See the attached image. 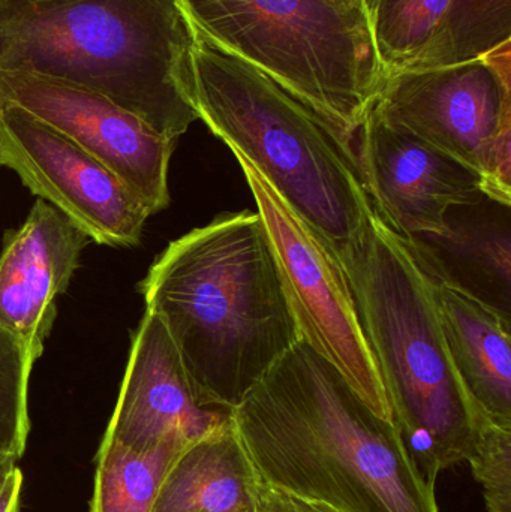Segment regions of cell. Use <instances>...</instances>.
Segmentation results:
<instances>
[{"label": "cell", "mask_w": 511, "mask_h": 512, "mask_svg": "<svg viewBox=\"0 0 511 512\" xmlns=\"http://www.w3.org/2000/svg\"><path fill=\"white\" fill-rule=\"evenodd\" d=\"M0 102L17 105L83 147L129 186L150 216L170 204L177 141L92 90L27 72L0 71Z\"/></svg>", "instance_id": "10"}, {"label": "cell", "mask_w": 511, "mask_h": 512, "mask_svg": "<svg viewBox=\"0 0 511 512\" xmlns=\"http://www.w3.org/2000/svg\"><path fill=\"white\" fill-rule=\"evenodd\" d=\"M380 370L393 423L429 483L470 459L486 424L444 342L431 277L375 213L339 259Z\"/></svg>", "instance_id": "5"}, {"label": "cell", "mask_w": 511, "mask_h": 512, "mask_svg": "<svg viewBox=\"0 0 511 512\" xmlns=\"http://www.w3.org/2000/svg\"><path fill=\"white\" fill-rule=\"evenodd\" d=\"M177 0H0V71L92 90L168 140L198 120Z\"/></svg>", "instance_id": "3"}, {"label": "cell", "mask_w": 511, "mask_h": 512, "mask_svg": "<svg viewBox=\"0 0 511 512\" xmlns=\"http://www.w3.org/2000/svg\"><path fill=\"white\" fill-rule=\"evenodd\" d=\"M372 111L476 171L511 203V42L480 59L386 75Z\"/></svg>", "instance_id": "7"}, {"label": "cell", "mask_w": 511, "mask_h": 512, "mask_svg": "<svg viewBox=\"0 0 511 512\" xmlns=\"http://www.w3.org/2000/svg\"><path fill=\"white\" fill-rule=\"evenodd\" d=\"M258 486L228 417L180 451L150 512H257Z\"/></svg>", "instance_id": "17"}, {"label": "cell", "mask_w": 511, "mask_h": 512, "mask_svg": "<svg viewBox=\"0 0 511 512\" xmlns=\"http://www.w3.org/2000/svg\"><path fill=\"white\" fill-rule=\"evenodd\" d=\"M431 282L444 342L465 390L492 424L511 430V321L434 277Z\"/></svg>", "instance_id": "16"}, {"label": "cell", "mask_w": 511, "mask_h": 512, "mask_svg": "<svg viewBox=\"0 0 511 512\" xmlns=\"http://www.w3.org/2000/svg\"><path fill=\"white\" fill-rule=\"evenodd\" d=\"M191 99L198 120L269 183L338 261L365 236L374 206L356 146L320 111L195 32Z\"/></svg>", "instance_id": "4"}, {"label": "cell", "mask_w": 511, "mask_h": 512, "mask_svg": "<svg viewBox=\"0 0 511 512\" xmlns=\"http://www.w3.org/2000/svg\"><path fill=\"white\" fill-rule=\"evenodd\" d=\"M32 364L20 343L0 328V454L23 457L30 432Z\"/></svg>", "instance_id": "19"}, {"label": "cell", "mask_w": 511, "mask_h": 512, "mask_svg": "<svg viewBox=\"0 0 511 512\" xmlns=\"http://www.w3.org/2000/svg\"><path fill=\"white\" fill-rule=\"evenodd\" d=\"M384 77L480 59L511 42V0H365Z\"/></svg>", "instance_id": "13"}, {"label": "cell", "mask_w": 511, "mask_h": 512, "mask_svg": "<svg viewBox=\"0 0 511 512\" xmlns=\"http://www.w3.org/2000/svg\"><path fill=\"white\" fill-rule=\"evenodd\" d=\"M467 462L482 486L486 512H511V430L489 421Z\"/></svg>", "instance_id": "20"}, {"label": "cell", "mask_w": 511, "mask_h": 512, "mask_svg": "<svg viewBox=\"0 0 511 512\" xmlns=\"http://www.w3.org/2000/svg\"><path fill=\"white\" fill-rule=\"evenodd\" d=\"M186 445L165 441L137 453L102 439L90 512H150L168 469Z\"/></svg>", "instance_id": "18"}, {"label": "cell", "mask_w": 511, "mask_h": 512, "mask_svg": "<svg viewBox=\"0 0 511 512\" xmlns=\"http://www.w3.org/2000/svg\"><path fill=\"white\" fill-rule=\"evenodd\" d=\"M257 512H344L324 502L302 498L294 493L261 483L258 486Z\"/></svg>", "instance_id": "21"}, {"label": "cell", "mask_w": 511, "mask_h": 512, "mask_svg": "<svg viewBox=\"0 0 511 512\" xmlns=\"http://www.w3.org/2000/svg\"><path fill=\"white\" fill-rule=\"evenodd\" d=\"M356 155L375 213L404 239L440 233L447 210L486 192L482 177L369 111Z\"/></svg>", "instance_id": "11"}, {"label": "cell", "mask_w": 511, "mask_h": 512, "mask_svg": "<svg viewBox=\"0 0 511 512\" xmlns=\"http://www.w3.org/2000/svg\"><path fill=\"white\" fill-rule=\"evenodd\" d=\"M234 156L269 234L300 339L329 361L378 417L393 421L380 370L338 258L242 156Z\"/></svg>", "instance_id": "8"}, {"label": "cell", "mask_w": 511, "mask_h": 512, "mask_svg": "<svg viewBox=\"0 0 511 512\" xmlns=\"http://www.w3.org/2000/svg\"><path fill=\"white\" fill-rule=\"evenodd\" d=\"M230 417L198 402L179 352L152 312L132 334L128 366L104 438L143 453L165 441L191 444Z\"/></svg>", "instance_id": "12"}, {"label": "cell", "mask_w": 511, "mask_h": 512, "mask_svg": "<svg viewBox=\"0 0 511 512\" xmlns=\"http://www.w3.org/2000/svg\"><path fill=\"white\" fill-rule=\"evenodd\" d=\"M23 481V472L17 466L6 478L5 484L0 490V512H20Z\"/></svg>", "instance_id": "22"}, {"label": "cell", "mask_w": 511, "mask_h": 512, "mask_svg": "<svg viewBox=\"0 0 511 512\" xmlns=\"http://www.w3.org/2000/svg\"><path fill=\"white\" fill-rule=\"evenodd\" d=\"M17 462V457L0 454V490H2L3 484H5L9 474L17 468Z\"/></svg>", "instance_id": "23"}, {"label": "cell", "mask_w": 511, "mask_h": 512, "mask_svg": "<svg viewBox=\"0 0 511 512\" xmlns=\"http://www.w3.org/2000/svg\"><path fill=\"white\" fill-rule=\"evenodd\" d=\"M89 237L65 215L38 198L24 224L8 231L0 252V328L11 334L35 364Z\"/></svg>", "instance_id": "14"}, {"label": "cell", "mask_w": 511, "mask_h": 512, "mask_svg": "<svg viewBox=\"0 0 511 512\" xmlns=\"http://www.w3.org/2000/svg\"><path fill=\"white\" fill-rule=\"evenodd\" d=\"M65 215L89 240L134 248L150 213L110 168L17 105L0 102V167Z\"/></svg>", "instance_id": "9"}, {"label": "cell", "mask_w": 511, "mask_h": 512, "mask_svg": "<svg viewBox=\"0 0 511 512\" xmlns=\"http://www.w3.org/2000/svg\"><path fill=\"white\" fill-rule=\"evenodd\" d=\"M138 291L206 408L239 406L302 340L258 212L222 213L174 240Z\"/></svg>", "instance_id": "2"}, {"label": "cell", "mask_w": 511, "mask_h": 512, "mask_svg": "<svg viewBox=\"0 0 511 512\" xmlns=\"http://www.w3.org/2000/svg\"><path fill=\"white\" fill-rule=\"evenodd\" d=\"M405 240L429 276L511 321V203L486 194L456 204L440 233Z\"/></svg>", "instance_id": "15"}, {"label": "cell", "mask_w": 511, "mask_h": 512, "mask_svg": "<svg viewBox=\"0 0 511 512\" xmlns=\"http://www.w3.org/2000/svg\"><path fill=\"white\" fill-rule=\"evenodd\" d=\"M338 2L350 3V5H365V0H338Z\"/></svg>", "instance_id": "24"}, {"label": "cell", "mask_w": 511, "mask_h": 512, "mask_svg": "<svg viewBox=\"0 0 511 512\" xmlns=\"http://www.w3.org/2000/svg\"><path fill=\"white\" fill-rule=\"evenodd\" d=\"M204 41L287 87L351 141L384 80L365 5L338 0H177Z\"/></svg>", "instance_id": "6"}, {"label": "cell", "mask_w": 511, "mask_h": 512, "mask_svg": "<svg viewBox=\"0 0 511 512\" xmlns=\"http://www.w3.org/2000/svg\"><path fill=\"white\" fill-rule=\"evenodd\" d=\"M230 417L267 486L344 512H440L396 424L303 340Z\"/></svg>", "instance_id": "1"}]
</instances>
